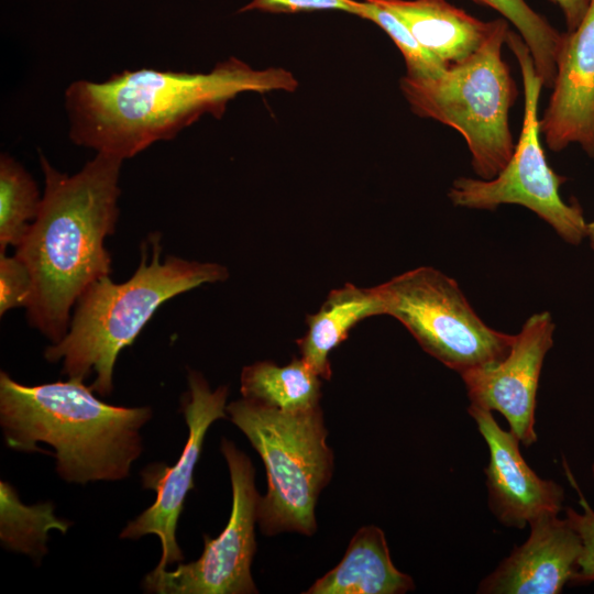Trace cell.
<instances>
[{
  "label": "cell",
  "mask_w": 594,
  "mask_h": 594,
  "mask_svg": "<svg viewBox=\"0 0 594 594\" xmlns=\"http://www.w3.org/2000/svg\"><path fill=\"white\" fill-rule=\"evenodd\" d=\"M296 87L297 80L284 68L254 69L234 57L206 74L143 68L114 74L103 82L77 80L65 92L69 138L123 161L175 138L205 113L219 117L242 92Z\"/></svg>",
  "instance_id": "1"
},
{
  "label": "cell",
  "mask_w": 594,
  "mask_h": 594,
  "mask_svg": "<svg viewBox=\"0 0 594 594\" xmlns=\"http://www.w3.org/2000/svg\"><path fill=\"white\" fill-rule=\"evenodd\" d=\"M360 1L355 0H251L239 12L260 10L270 13H301L339 10L358 15Z\"/></svg>",
  "instance_id": "25"
},
{
  "label": "cell",
  "mask_w": 594,
  "mask_h": 594,
  "mask_svg": "<svg viewBox=\"0 0 594 594\" xmlns=\"http://www.w3.org/2000/svg\"><path fill=\"white\" fill-rule=\"evenodd\" d=\"M151 417L150 407L98 399L81 380L26 386L0 373V424L7 444L25 452L38 451L37 442L50 444L58 475L69 483L129 476L142 452L139 430Z\"/></svg>",
  "instance_id": "3"
},
{
  "label": "cell",
  "mask_w": 594,
  "mask_h": 594,
  "mask_svg": "<svg viewBox=\"0 0 594 594\" xmlns=\"http://www.w3.org/2000/svg\"><path fill=\"white\" fill-rule=\"evenodd\" d=\"M552 94L540 133L551 151L579 144L594 157V0L573 31L563 33Z\"/></svg>",
  "instance_id": "13"
},
{
  "label": "cell",
  "mask_w": 594,
  "mask_h": 594,
  "mask_svg": "<svg viewBox=\"0 0 594 594\" xmlns=\"http://www.w3.org/2000/svg\"><path fill=\"white\" fill-rule=\"evenodd\" d=\"M586 238L590 240L591 248L594 250V220L587 222Z\"/></svg>",
  "instance_id": "27"
},
{
  "label": "cell",
  "mask_w": 594,
  "mask_h": 594,
  "mask_svg": "<svg viewBox=\"0 0 594 594\" xmlns=\"http://www.w3.org/2000/svg\"><path fill=\"white\" fill-rule=\"evenodd\" d=\"M141 246L134 274L116 284L109 276L95 282L78 299L64 338L47 346L48 362L63 361V374L85 381L92 372L94 392L111 394L113 369L121 350L135 340L166 300L202 284L223 282L228 270L217 263L187 261L167 255L161 261V235L151 234Z\"/></svg>",
  "instance_id": "4"
},
{
  "label": "cell",
  "mask_w": 594,
  "mask_h": 594,
  "mask_svg": "<svg viewBox=\"0 0 594 594\" xmlns=\"http://www.w3.org/2000/svg\"><path fill=\"white\" fill-rule=\"evenodd\" d=\"M241 393L282 411H304L319 406L321 377L301 358L285 366L262 361L242 370Z\"/></svg>",
  "instance_id": "18"
},
{
  "label": "cell",
  "mask_w": 594,
  "mask_h": 594,
  "mask_svg": "<svg viewBox=\"0 0 594 594\" xmlns=\"http://www.w3.org/2000/svg\"><path fill=\"white\" fill-rule=\"evenodd\" d=\"M42 198L24 167L8 154L0 157V253L18 246L38 213Z\"/></svg>",
  "instance_id": "20"
},
{
  "label": "cell",
  "mask_w": 594,
  "mask_h": 594,
  "mask_svg": "<svg viewBox=\"0 0 594 594\" xmlns=\"http://www.w3.org/2000/svg\"><path fill=\"white\" fill-rule=\"evenodd\" d=\"M0 539L11 550L40 559L47 552L48 530L57 529L65 534L69 527V522L55 517L51 503L23 505L7 482L0 483Z\"/></svg>",
  "instance_id": "19"
},
{
  "label": "cell",
  "mask_w": 594,
  "mask_h": 594,
  "mask_svg": "<svg viewBox=\"0 0 594 594\" xmlns=\"http://www.w3.org/2000/svg\"><path fill=\"white\" fill-rule=\"evenodd\" d=\"M506 19H496L485 42L464 61L430 78L400 79V89L413 112L457 130L471 153V165L481 179L497 176L509 162L515 144L509 112L517 88L503 58L508 32Z\"/></svg>",
  "instance_id": "5"
},
{
  "label": "cell",
  "mask_w": 594,
  "mask_h": 594,
  "mask_svg": "<svg viewBox=\"0 0 594 594\" xmlns=\"http://www.w3.org/2000/svg\"><path fill=\"white\" fill-rule=\"evenodd\" d=\"M188 385L183 413L189 431L183 453L173 466L155 463L142 471L143 486L156 492L155 502L130 521L120 535L123 539L156 535L162 546L161 560L154 569L156 571L184 560L176 541L177 521L186 495L194 487V470L201 453L205 435L213 421L226 417L227 411V386H220L212 392L202 375L196 371H189Z\"/></svg>",
  "instance_id": "10"
},
{
  "label": "cell",
  "mask_w": 594,
  "mask_h": 594,
  "mask_svg": "<svg viewBox=\"0 0 594 594\" xmlns=\"http://www.w3.org/2000/svg\"><path fill=\"white\" fill-rule=\"evenodd\" d=\"M529 528L528 538L480 582L477 593L558 594L572 582L582 542L566 517L542 515Z\"/></svg>",
  "instance_id": "14"
},
{
  "label": "cell",
  "mask_w": 594,
  "mask_h": 594,
  "mask_svg": "<svg viewBox=\"0 0 594 594\" xmlns=\"http://www.w3.org/2000/svg\"><path fill=\"white\" fill-rule=\"evenodd\" d=\"M373 1L397 15L418 43L447 67L477 51L496 23V19L479 20L447 0Z\"/></svg>",
  "instance_id": "15"
},
{
  "label": "cell",
  "mask_w": 594,
  "mask_h": 594,
  "mask_svg": "<svg viewBox=\"0 0 594 594\" xmlns=\"http://www.w3.org/2000/svg\"><path fill=\"white\" fill-rule=\"evenodd\" d=\"M378 315H384V309L376 287L345 284L333 289L319 311L306 319L308 331L297 340L301 359L321 378L330 380L329 353L348 338L360 321Z\"/></svg>",
  "instance_id": "17"
},
{
  "label": "cell",
  "mask_w": 594,
  "mask_h": 594,
  "mask_svg": "<svg viewBox=\"0 0 594 594\" xmlns=\"http://www.w3.org/2000/svg\"><path fill=\"white\" fill-rule=\"evenodd\" d=\"M515 55L524 88V118L518 144L504 167L492 179L459 177L448 196L457 207L495 210L519 205L546 221L566 243L579 245L586 238L587 222L578 204H568L559 189L566 180L548 164L541 142L538 105L543 84L528 46L518 32L508 30L506 43Z\"/></svg>",
  "instance_id": "7"
},
{
  "label": "cell",
  "mask_w": 594,
  "mask_h": 594,
  "mask_svg": "<svg viewBox=\"0 0 594 594\" xmlns=\"http://www.w3.org/2000/svg\"><path fill=\"white\" fill-rule=\"evenodd\" d=\"M122 162L97 153L79 172L68 175L40 154L44 194L15 255L32 278L29 323L52 343L67 333L72 308L80 296L111 273L105 240L114 232L119 217Z\"/></svg>",
  "instance_id": "2"
},
{
  "label": "cell",
  "mask_w": 594,
  "mask_h": 594,
  "mask_svg": "<svg viewBox=\"0 0 594 594\" xmlns=\"http://www.w3.org/2000/svg\"><path fill=\"white\" fill-rule=\"evenodd\" d=\"M563 13L568 31H573L586 14L592 0H550Z\"/></svg>",
  "instance_id": "26"
},
{
  "label": "cell",
  "mask_w": 594,
  "mask_h": 594,
  "mask_svg": "<svg viewBox=\"0 0 594 594\" xmlns=\"http://www.w3.org/2000/svg\"><path fill=\"white\" fill-rule=\"evenodd\" d=\"M358 16L378 25L394 42L404 56L407 73L414 78H430L440 75L447 66L426 51L392 11L373 0L360 1Z\"/></svg>",
  "instance_id": "22"
},
{
  "label": "cell",
  "mask_w": 594,
  "mask_h": 594,
  "mask_svg": "<svg viewBox=\"0 0 594 594\" xmlns=\"http://www.w3.org/2000/svg\"><path fill=\"white\" fill-rule=\"evenodd\" d=\"M591 473H592V477L594 480V458H593V461H592V464H591Z\"/></svg>",
  "instance_id": "28"
},
{
  "label": "cell",
  "mask_w": 594,
  "mask_h": 594,
  "mask_svg": "<svg viewBox=\"0 0 594 594\" xmlns=\"http://www.w3.org/2000/svg\"><path fill=\"white\" fill-rule=\"evenodd\" d=\"M226 410L266 469L267 493L260 498L257 510L263 532L311 536L317 528V498L333 466L320 406L287 413L243 397Z\"/></svg>",
  "instance_id": "6"
},
{
  "label": "cell",
  "mask_w": 594,
  "mask_h": 594,
  "mask_svg": "<svg viewBox=\"0 0 594 594\" xmlns=\"http://www.w3.org/2000/svg\"><path fill=\"white\" fill-rule=\"evenodd\" d=\"M581 512L566 507L565 517L581 538L582 551L572 584L594 582V509L580 494Z\"/></svg>",
  "instance_id": "24"
},
{
  "label": "cell",
  "mask_w": 594,
  "mask_h": 594,
  "mask_svg": "<svg viewBox=\"0 0 594 594\" xmlns=\"http://www.w3.org/2000/svg\"><path fill=\"white\" fill-rule=\"evenodd\" d=\"M32 295V278L25 264L14 254L0 253V315L28 306Z\"/></svg>",
  "instance_id": "23"
},
{
  "label": "cell",
  "mask_w": 594,
  "mask_h": 594,
  "mask_svg": "<svg viewBox=\"0 0 594 594\" xmlns=\"http://www.w3.org/2000/svg\"><path fill=\"white\" fill-rule=\"evenodd\" d=\"M554 329L550 312L534 314L515 334L505 359L460 375L470 405L501 413L509 430L526 447L538 439L537 392L544 358L553 345Z\"/></svg>",
  "instance_id": "11"
},
{
  "label": "cell",
  "mask_w": 594,
  "mask_h": 594,
  "mask_svg": "<svg viewBox=\"0 0 594 594\" xmlns=\"http://www.w3.org/2000/svg\"><path fill=\"white\" fill-rule=\"evenodd\" d=\"M496 10L512 23L528 46L535 68L544 87L551 88L563 34L536 12L526 0H472Z\"/></svg>",
  "instance_id": "21"
},
{
  "label": "cell",
  "mask_w": 594,
  "mask_h": 594,
  "mask_svg": "<svg viewBox=\"0 0 594 594\" xmlns=\"http://www.w3.org/2000/svg\"><path fill=\"white\" fill-rule=\"evenodd\" d=\"M384 315L397 319L419 345L460 375L495 364L509 353L515 334L486 324L459 284L421 266L376 286Z\"/></svg>",
  "instance_id": "8"
},
{
  "label": "cell",
  "mask_w": 594,
  "mask_h": 594,
  "mask_svg": "<svg viewBox=\"0 0 594 594\" xmlns=\"http://www.w3.org/2000/svg\"><path fill=\"white\" fill-rule=\"evenodd\" d=\"M414 588L413 579L395 568L384 532L367 526L353 536L340 563L306 593L404 594Z\"/></svg>",
  "instance_id": "16"
},
{
  "label": "cell",
  "mask_w": 594,
  "mask_h": 594,
  "mask_svg": "<svg viewBox=\"0 0 594 594\" xmlns=\"http://www.w3.org/2000/svg\"><path fill=\"white\" fill-rule=\"evenodd\" d=\"M221 451L229 466L232 509L228 525L215 539L204 536L201 557L179 563L173 571L153 570L144 588L158 594H248L257 593L251 575L255 552L254 525L260 495L254 484V468L233 442L222 439Z\"/></svg>",
  "instance_id": "9"
},
{
  "label": "cell",
  "mask_w": 594,
  "mask_h": 594,
  "mask_svg": "<svg viewBox=\"0 0 594 594\" xmlns=\"http://www.w3.org/2000/svg\"><path fill=\"white\" fill-rule=\"evenodd\" d=\"M468 413L488 448L484 473L487 503L494 517L508 528L524 529L542 515L560 514L563 487L532 471L521 455L519 439L510 430H504L492 411L470 405Z\"/></svg>",
  "instance_id": "12"
}]
</instances>
